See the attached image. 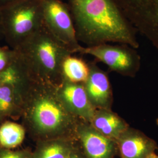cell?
Wrapping results in <instances>:
<instances>
[{
  "label": "cell",
  "mask_w": 158,
  "mask_h": 158,
  "mask_svg": "<svg viewBox=\"0 0 158 158\" xmlns=\"http://www.w3.org/2000/svg\"><path fill=\"white\" fill-rule=\"evenodd\" d=\"M79 42L87 47L109 42L139 48L138 31L115 0H68Z\"/></svg>",
  "instance_id": "cell-1"
},
{
  "label": "cell",
  "mask_w": 158,
  "mask_h": 158,
  "mask_svg": "<svg viewBox=\"0 0 158 158\" xmlns=\"http://www.w3.org/2000/svg\"><path fill=\"white\" fill-rule=\"evenodd\" d=\"M21 119L34 141L60 137L75 138L79 119L66 110L56 85L32 80L25 93Z\"/></svg>",
  "instance_id": "cell-2"
},
{
  "label": "cell",
  "mask_w": 158,
  "mask_h": 158,
  "mask_svg": "<svg viewBox=\"0 0 158 158\" xmlns=\"http://www.w3.org/2000/svg\"><path fill=\"white\" fill-rule=\"evenodd\" d=\"M17 51L31 79L56 85L62 81L64 59L73 55L44 27Z\"/></svg>",
  "instance_id": "cell-3"
},
{
  "label": "cell",
  "mask_w": 158,
  "mask_h": 158,
  "mask_svg": "<svg viewBox=\"0 0 158 158\" xmlns=\"http://www.w3.org/2000/svg\"><path fill=\"white\" fill-rule=\"evenodd\" d=\"M4 39L12 49L44 27L42 0H19L0 8Z\"/></svg>",
  "instance_id": "cell-4"
},
{
  "label": "cell",
  "mask_w": 158,
  "mask_h": 158,
  "mask_svg": "<svg viewBox=\"0 0 158 158\" xmlns=\"http://www.w3.org/2000/svg\"><path fill=\"white\" fill-rule=\"evenodd\" d=\"M43 21L47 31L73 54L82 46L77 38L73 19L68 3L61 0H42Z\"/></svg>",
  "instance_id": "cell-5"
},
{
  "label": "cell",
  "mask_w": 158,
  "mask_h": 158,
  "mask_svg": "<svg viewBox=\"0 0 158 158\" xmlns=\"http://www.w3.org/2000/svg\"><path fill=\"white\" fill-rule=\"evenodd\" d=\"M79 53L92 56L97 62L107 65L111 71L124 76L135 77L141 67V57L135 49L125 44L81 46Z\"/></svg>",
  "instance_id": "cell-6"
},
{
  "label": "cell",
  "mask_w": 158,
  "mask_h": 158,
  "mask_svg": "<svg viewBox=\"0 0 158 158\" xmlns=\"http://www.w3.org/2000/svg\"><path fill=\"white\" fill-rule=\"evenodd\" d=\"M138 32L158 49V0H115Z\"/></svg>",
  "instance_id": "cell-7"
},
{
  "label": "cell",
  "mask_w": 158,
  "mask_h": 158,
  "mask_svg": "<svg viewBox=\"0 0 158 158\" xmlns=\"http://www.w3.org/2000/svg\"><path fill=\"white\" fill-rule=\"evenodd\" d=\"M75 138L85 158H115L118 155L116 141L102 135L88 122L79 119Z\"/></svg>",
  "instance_id": "cell-8"
},
{
  "label": "cell",
  "mask_w": 158,
  "mask_h": 158,
  "mask_svg": "<svg viewBox=\"0 0 158 158\" xmlns=\"http://www.w3.org/2000/svg\"><path fill=\"white\" fill-rule=\"evenodd\" d=\"M57 96L69 113L76 118L90 123L96 109L92 106L83 83L62 79L56 85Z\"/></svg>",
  "instance_id": "cell-9"
},
{
  "label": "cell",
  "mask_w": 158,
  "mask_h": 158,
  "mask_svg": "<svg viewBox=\"0 0 158 158\" xmlns=\"http://www.w3.org/2000/svg\"><path fill=\"white\" fill-rule=\"evenodd\" d=\"M90 72L83 83L92 106L97 109H111L113 91L108 73L99 68L97 61L89 63Z\"/></svg>",
  "instance_id": "cell-10"
},
{
  "label": "cell",
  "mask_w": 158,
  "mask_h": 158,
  "mask_svg": "<svg viewBox=\"0 0 158 158\" xmlns=\"http://www.w3.org/2000/svg\"><path fill=\"white\" fill-rule=\"evenodd\" d=\"M116 143L120 158H146L158 148L152 138L130 127L119 136Z\"/></svg>",
  "instance_id": "cell-11"
},
{
  "label": "cell",
  "mask_w": 158,
  "mask_h": 158,
  "mask_svg": "<svg viewBox=\"0 0 158 158\" xmlns=\"http://www.w3.org/2000/svg\"><path fill=\"white\" fill-rule=\"evenodd\" d=\"M78 148L75 138L60 137L36 142L34 158H69Z\"/></svg>",
  "instance_id": "cell-12"
},
{
  "label": "cell",
  "mask_w": 158,
  "mask_h": 158,
  "mask_svg": "<svg viewBox=\"0 0 158 158\" xmlns=\"http://www.w3.org/2000/svg\"><path fill=\"white\" fill-rule=\"evenodd\" d=\"M90 124L102 135L116 141L130 127L124 119L111 109H97Z\"/></svg>",
  "instance_id": "cell-13"
},
{
  "label": "cell",
  "mask_w": 158,
  "mask_h": 158,
  "mask_svg": "<svg viewBox=\"0 0 158 158\" xmlns=\"http://www.w3.org/2000/svg\"><path fill=\"white\" fill-rule=\"evenodd\" d=\"M90 72L89 63L84 59L70 55L66 57L61 68L62 80L76 83H84Z\"/></svg>",
  "instance_id": "cell-14"
},
{
  "label": "cell",
  "mask_w": 158,
  "mask_h": 158,
  "mask_svg": "<svg viewBox=\"0 0 158 158\" xmlns=\"http://www.w3.org/2000/svg\"><path fill=\"white\" fill-rule=\"evenodd\" d=\"M26 134L23 124L6 119L0 124V148L14 149L23 143Z\"/></svg>",
  "instance_id": "cell-15"
},
{
  "label": "cell",
  "mask_w": 158,
  "mask_h": 158,
  "mask_svg": "<svg viewBox=\"0 0 158 158\" xmlns=\"http://www.w3.org/2000/svg\"><path fill=\"white\" fill-rule=\"evenodd\" d=\"M16 54V51L9 46H0V73L11 64Z\"/></svg>",
  "instance_id": "cell-16"
},
{
  "label": "cell",
  "mask_w": 158,
  "mask_h": 158,
  "mask_svg": "<svg viewBox=\"0 0 158 158\" xmlns=\"http://www.w3.org/2000/svg\"><path fill=\"white\" fill-rule=\"evenodd\" d=\"M0 158H34L32 151L27 149H8L0 148Z\"/></svg>",
  "instance_id": "cell-17"
},
{
  "label": "cell",
  "mask_w": 158,
  "mask_h": 158,
  "mask_svg": "<svg viewBox=\"0 0 158 158\" xmlns=\"http://www.w3.org/2000/svg\"><path fill=\"white\" fill-rule=\"evenodd\" d=\"M69 158H85L79 148V145H78V148L71 155V156L69 157Z\"/></svg>",
  "instance_id": "cell-18"
},
{
  "label": "cell",
  "mask_w": 158,
  "mask_h": 158,
  "mask_svg": "<svg viewBox=\"0 0 158 158\" xmlns=\"http://www.w3.org/2000/svg\"><path fill=\"white\" fill-rule=\"evenodd\" d=\"M19 0H0V8Z\"/></svg>",
  "instance_id": "cell-19"
},
{
  "label": "cell",
  "mask_w": 158,
  "mask_h": 158,
  "mask_svg": "<svg viewBox=\"0 0 158 158\" xmlns=\"http://www.w3.org/2000/svg\"><path fill=\"white\" fill-rule=\"evenodd\" d=\"M2 39H4V34H3V29H2V27L1 18H0V40Z\"/></svg>",
  "instance_id": "cell-20"
},
{
  "label": "cell",
  "mask_w": 158,
  "mask_h": 158,
  "mask_svg": "<svg viewBox=\"0 0 158 158\" xmlns=\"http://www.w3.org/2000/svg\"><path fill=\"white\" fill-rule=\"evenodd\" d=\"M146 158H158V155H156L155 153H152V154L149 155L148 157Z\"/></svg>",
  "instance_id": "cell-21"
},
{
  "label": "cell",
  "mask_w": 158,
  "mask_h": 158,
  "mask_svg": "<svg viewBox=\"0 0 158 158\" xmlns=\"http://www.w3.org/2000/svg\"><path fill=\"white\" fill-rule=\"evenodd\" d=\"M6 120V119L4 118V117L2 116V114H1V111H0V124L1 123H2L4 121H5Z\"/></svg>",
  "instance_id": "cell-22"
},
{
  "label": "cell",
  "mask_w": 158,
  "mask_h": 158,
  "mask_svg": "<svg viewBox=\"0 0 158 158\" xmlns=\"http://www.w3.org/2000/svg\"><path fill=\"white\" fill-rule=\"evenodd\" d=\"M156 124L158 125V118L156 119Z\"/></svg>",
  "instance_id": "cell-23"
}]
</instances>
